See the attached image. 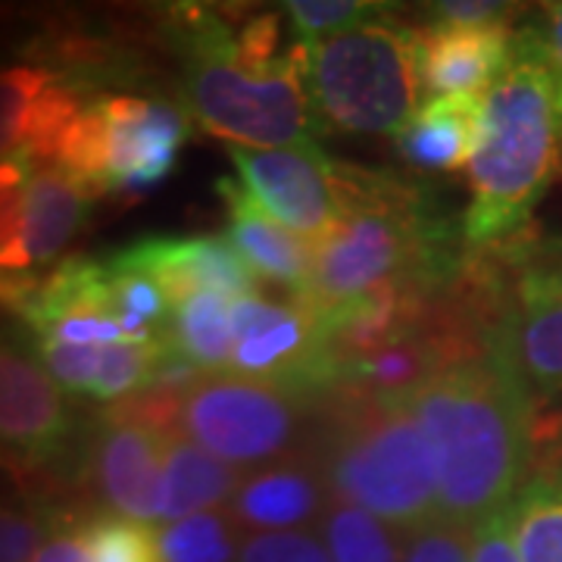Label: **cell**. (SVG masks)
<instances>
[{
	"label": "cell",
	"instance_id": "cell-1",
	"mask_svg": "<svg viewBox=\"0 0 562 562\" xmlns=\"http://www.w3.org/2000/svg\"><path fill=\"white\" fill-rule=\"evenodd\" d=\"M397 403L431 450L438 519L469 531L516 501L528 482L535 401L494 353L447 366Z\"/></svg>",
	"mask_w": 562,
	"mask_h": 562
},
{
	"label": "cell",
	"instance_id": "cell-2",
	"mask_svg": "<svg viewBox=\"0 0 562 562\" xmlns=\"http://www.w3.org/2000/svg\"><path fill=\"white\" fill-rule=\"evenodd\" d=\"M176 20L184 54L181 94L210 135L254 150L313 140L319 116L306 94V41H294L281 60L257 66L238 57L235 32L220 13L181 7Z\"/></svg>",
	"mask_w": 562,
	"mask_h": 562
},
{
	"label": "cell",
	"instance_id": "cell-3",
	"mask_svg": "<svg viewBox=\"0 0 562 562\" xmlns=\"http://www.w3.org/2000/svg\"><path fill=\"white\" fill-rule=\"evenodd\" d=\"M482 140L469 162L472 203L462 222L472 247L513 238L562 160L560 85L543 66L513 57L482 94Z\"/></svg>",
	"mask_w": 562,
	"mask_h": 562
},
{
	"label": "cell",
	"instance_id": "cell-4",
	"mask_svg": "<svg viewBox=\"0 0 562 562\" xmlns=\"http://www.w3.org/2000/svg\"><path fill=\"white\" fill-rule=\"evenodd\" d=\"M331 501L360 506L397 531L438 519V479L416 419L397 401L369 397L347 409L319 450Z\"/></svg>",
	"mask_w": 562,
	"mask_h": 562
},
{
	"label": "cell",
	"instance_id": "cell-5",
	"mask_svg": "<svg viewBox=\"0 0 562 562\" xmlns=\"http://www.w3.org/2000/svg\"><path fill=\"white\" fill-rule=\"evenodd\" d=\"M419 38L397 22H366L310 44L313 113L353 135H397L419 110Z\"/></svg>",
	"mask_w": 562,
	"mask_h": 562
},
{
	"label": "cell",
	"instance_id": "cell-6",
	"mask_svg": "<svg viewBox=\"0 0 562 562\" xmlns=\"http://www.w3.org/2000/svg\"><path fill=\"white\" fill-rule=\"evenodd\" d=\"M382 188L379 176L344 169V220L316 244L313 276L297 301L313 313H328L397 281L422 250L413 206L397 191Z\"/></svg>",
	"mask_w": 562,
	"mask_h": 562
},
{
	"label": "cell",
	"instance_id": "cell-7",
	"mask_svg": "<svg viewBox=\"0 0 562 562\" xmlns=\"http://www.w3.org/2000/svg\"><path fill=\"white\" fill-rule=\"evenodd\" d=\"M301 419L303 394L241 375H203L181 397V435L241 472L284 460Z\"/></svg>",
	"mask_w": 562,
	"mask_h": 562
},
{
	"label": "cell",
	"instance_id": "cell-8",
	"mask_svg": "<svg viewBox=\"0 0 562 562\" xmlns=\"http://www.w3.org/2000/svg\"><path fill=\"white\" fill-rule=\"evenodd\" d=\"M241 184L288 232L322 244L344 220V166L325 157L316 140L254 150L232 147Z\"/></svg>",
	"mask_w": 562,
	"mask_h": 562
},
{
	"label": "cell",
	"instance_id": "cell-9",
	"mask_svg": "<svg viewBox=\"0 0 562 562\" xmlns=\"http://www.w3.org/2000/svg\"><path fill=\"white\" fill-rule=\"evenodd\" d=\"M228 375L281 384L297 394L331 387L316 316L301 301L276 303L262 294L232 297Z\"/></svg>",
	"mask_w": 562,
	"mask_h": 562
},
{
	"label": "cell",
	"instance_id": "cell-10",
	"mask_svg": "<svg viewBox=\"0 0 562 562\" xmlns=\"http://www.w3.org/2000/svg\"><path fill=\"white\" fill-rule=\"evenodd\" d=\"M484 350L525 384L531 401L562 394V276L525 266L516 301L484 338Z\"/></svg>",
	"mask_w": 562,
	"mask_h": 562
},
{
	"label": "cell",
	"instance_id": "cell-11",
	"mask_svg": "<svg viewBox=\"0 0 562 562\" xmlns=\"http://www.w3.org/2000/svg\"><path fill=\"white\" fill-rule=\"evenodd\" d=\"M106 116L110 191L140 198L172 176L188 138V116L176 103L144 101L132 94L101 98Z\"/></svg>",
	"mask_w": 562,
	"mask_h": 562
},
{
	"label": "cell",
	"instance_id": "cell-12",
	"mask_svg": "<svg viewBox=\"0 0 562 562\" xmlns=\"http://www.w3.org/2000/svg\"><path fill=\"white\" fill-rule=\"evenodd\" d=\"M113 260L150 276L172 310L201 291H220L228 297L260 294V279L225 235L140 238L113 254Z\"/></svg>",
	"mask_w": 562,
	"mask_h": 562
},
{
	"label": "cell",
	"instance_id": "cell-13",
	"mask_svg": "<svg viewBox=\"0 0 562 562\" xmlns=\"http://www.w3.org/2000/svg\"><path fill=\"white\" fill-rule=\"evenodd\" d=\"M328 503L331 494L319 465L284 457L254 472H244L238 494L228 503V516L250 535L303 531L306 525H319Z\"/></svg>",
	"mask_w": 562,
	"mask_h": 562
},
{
	"label": "cell",
	"instance_id": "cell-14",
	"mask_svg": "<svg viewBox=\"0 0 562 562\" xmlns=\"http://www.w3.org/2000/svg\"><path fill=\"white\" fill-rule=\"evenodd\" d=\"M162 450L166 438L138 425H106L94 447V472L101 497L113 513L160 522L162 519Z\"/></svg>",
	"mask_w": 562,
	"mask_h": 562
},
{
	"label": "cell",
	"instance_id": "cell-15",
	"mask_svg": "<svg viewBox=\"0 0 562 562\" xmlns=\"http://www.w3.org/2000/svg\"><path fill=\"white\" fill-rule=\"evenodd\" d=\"M216 191L232 213V225H228L225 238L254 269V276L288 284L294 301L303 297L310 276H313L316 247L301 235L288 232L279 220H272L241 181L216 179Z\"/></svg>",
	"mask_w": 562,
	"mask_h": 562
},
{
	"label": "cell",
	"instance_id": "cell-16",
	"mask_svg": "<svg viewBox=\"0 0 562 562\" xmlns=\"http://www.w3.org/2000/svg\"><path fill=\"white\" fill-rule=\"evenodd\" d=\"M69 431V413L38 362L0 344V443L32 457H50Z\"/></svg>",
	"mask_w": 562,
	"mask_h": 562
},
{
	"label": "cell",
	"instance_id": "cell-17",
	"mask_svg": "<svg viewBox=\"0 0 562 562\" xmlns=\"http://www.w3.org/2000/svg\"><path fill=\"white\" fill-rule=\"evenodd\" d=\"M513 63L509 25L428 29L419 38V81L431 94H484Z\"/></svg>",
	"mask_w": 562,
	"mask_h": 562
},
{
	"label": "cell",
	"instance_id": "cell-18",
	"mask_svg": "<svg viewBox=\"0 0 562 562\" xmlns=\"http://www.w3.org/2000/svg\"><path fill=\"white\" fill-rule=\"evenodd\" d=\"M482 98L475 94L435 98L419 106L416 116L394 135L397 154L403 162L416 169H428V172L460 169L475 157L479 140H482Z\"/></svg>",
	"mask_w": 562,
	"mask_h": 562
},
{
	"label": "cell",
	"instance_id": "cell-19",
	"mask_svg": "<svg viewBox=\"0 0 562 562\" xmlns=\"http://www.w3.org/2000/svg\"><path fill=\"white\" fill-rule=\"evenodd\" d=\"M244 472L216 460L203 447L188 441L184 435L166 438L162 450V519L160 522H179L198 513H210L228 506L238 494Z\"/></svg>",
	"mask_w": 562,
	"mask_h": 562
},
{
	"label": "cell",
	"instance_id": "cell-20",
	"mask_svg": "<svg viewBox=\"0 0 562 562\" xmlns=\"http://www.w3.org/2000/svg\"><path fill=\"white\" fill-rule=\"evenodd\" d=\"M166 344L172 357L203 375H228L232 366V297L201 291L169 316Z\"/></svg>",
	"mask_w": 562,
	"mask_h": 562
},
{
	"label": "cell",
	"instance_id": "cell-21",
	"mask_svg": "<svg viewBox=\"0 0 562 562\" xmlns=\"http://www.w3.org/2000/svg\"><path fill=\"white\" fill-rule=\"evenodd\" d=\"M88 194L60 169H35L25 179V250L32 266L57 260L76 235Z\"/></svg>",
	"mask_w": 562,
	"mask_h": 562
},
{
	"label": "cell",
	"instance_id": "cell-22",
	"mask_svg": "<svg viewBox=\"0 0 562 562\" xmlns=\"http://www.w3.org/2000/svg\"><path fill=\"white\" fill-rule=\"evenodd\" d=\"M513 528L522 562H562V469L525 482L513 501Z\"/></svg>",
	"mask_w": 562,
	"mask_h": 562
},
{
	"label": "cell",
	"instance_id": "cell-23",
	"mask_svg": "<svg viewBox=\"0 0 562 562\" xmlns=\"http://www.w3.org/2000/svg\"><path fill=\"white\" fill-rule=\"evenodd\" d=\"M331 562H401L403 547L391 528L360 506L331 501L316 525Z\"/></svg>",
	"mask_w": 562,
	"mask_h": 562
},
{
	"label": "cell",
	"instance_id": "cell-24",
	"mask_svg": "<svg viewBox=\"0 0 562 562\" xmlns=\"http://www.w3.org/2000/svg\"><path fill=\"white\" fill-rule=\"evenodd\" d=\"M241 528L222 509L198 513L160 528L162 562H238Z\"/></svg>",
	"mask_w": 562,
	"mask_h": 562
},
{
	"label": "cell",
	"instance_id": "cell-25",
	"mask_svg": "<svg viewBox=\"0 0 562 562\" xmlns=\"http://www.w3.org/2000/svg\"><path fill=\"white\" fill-rule=\"evenodd\" d=\"M54 169H60L69 181H76L81 191L98 198L110 191V160H106V116L103 103L94 101L81 110V116L72 122L60 144V154Z\"/></svg>",
	"mask_w": 562,
	"mask_h": 562
},
{
	"label": "cell",
	"instance_id": "cell-26",
	"mask_svg": "<svg viewBox=\"0 0 562 562\" xmlns=\"http://www.w3.org/2000/svg\"><path fill=\"white\" fill-rule=\"evenodd\" d=\"M91 562H162L160 531L120 513H98L79 528Z\"/></svg>",
	"mask_w": 562,
	"mask_h": 562
},
{
	"label": "cell",
	"instance_id": "cell-27",
	"mask_svg": "<svg viewBox=\"0 0 562 562\" xmlns=\"http://www.w3.org/2000/svg\"><path fill=\"white\" fill-rule=\"evenodd\" d=\"M57 81V72L47 66H10L0 72V160L13 157L25 138V125L41 91Z\"/></svg>",
	"mask_w": 562,
	"mask_h": 562
},
{
	"label": "cell",
	"instance_id": "cell-28",
	"mask_svg": "<svg viewBox=\"0 0 562 562\" xmlns=\"http://www.w3.org/2000/svg\"><path fill=\"white\" fill-rule=\"evenodd\" d=\"M281 10L288 13V20L294 22L297 38L306 41V44H316V41H325L379 20L387 7L369 3V0H291Z\"/></svg>",
	"mask_w": 562,
	"mask_h": 562
},
{
	"label": "cell",
	"instance_id": "cell-29",
	"mask_svg": "<svg viewBox=\"0 0 562 562\" xmlns=\"http://www.w3.org/2000/svg\"><path fill=\"white\" fill-rule=\"evenodd\" d=\"M25 179L22 162L0 160V276L32 266L25 250Z\"/></svg>",
	"mask_w": 562,
	"mask_h": 562
},
{
	"label": "cell",
	"instance_id": "cell-30",
	"mask_svg": "<svg viewBox=\"0 0 562 562\" xmlns=\"http://www.w3.org/2000/svg\"><path fill=\"white\" fill-rule=\"evenodd\" d=\"M513 57L543 66L562 91V0L538 7L531 22L513 32Z\"/></svg>",
	"mask_w": 562,
	"mask_h": 562
},
{
	"label": "cell",
	"instance_id": "cell-31",
	"mask_svg": "<svg viewBox=\"0 0 562 562\" xmlns=\"http://www.w3.org/2000/svg\"><path fill=\"white\" fill-rule=\"evenodd\" d=\"M103 347H85V344H63L38 338V353L44 362V372L54 382L72 391V394H88L94 391L98 366H101Z\"/></svg>",
	"mask_w": 562,
	"mask_h": 562
},
{
	"label": "cell",
	"instance_id": "cell-32",
	"mask_svg": "<svg viewBox=\"0 0 562 562\" xmlns=\"http://www.w3.org/2000/svg\"><path fill=\"white\" fill-rule=\"evenodd\" d=\"M238 562H331L316 531H276L247 535Z\"/></svg>",
	"mask_w": 562,
	"mask_h": 562
},
{
	"label": "cell",
	"instance_id": "cell-33",
	"mask_svg": "<svg viewBox=\"0 0 562 562\" xmlns=\"http://www.w3.org/2000/svg\"><path fill=\"white\" fill-rule=\"evenodd\" d=\"M401 562H469V531L443 519L422 525L409 531Z\"/></svg>",
	"mask_w": 562,
	"mask_h": 562
},
{
	"label": "cell",
	"instance_id": "cell-34",
	"mask_svg": "<svg viewBox=\"0 0 562 562\" xmlns=\"http://www.w3.org/2000/svg\"><path fill=\"white\" fill-rule=\"evenodd\" d=\"M469 562H522L513 528V503L469 528Z\"/></svg>",
	"mask_w": 562,
	"mask_h": 562
},
{
	"label": "cell",
	"instance_id": "cell-35",
	"mask_svg": "<svg viewBox=\"0 0 562 562\" xmlns=\"http://www.w3.org/2000/svg\"><path fill=\"white\" fill-rule=\"evenodd\" d=\"M525 10L516 3H494V0H447L431 3L428 20L431 29H491V25H509V20Z\"/></svg>",
	"mask_w": 562,
	"mask_h": 562
},
{
	"label": "cell",
	"instance_id": "cell-36",
	"mask_svg": "<svg viewBox=\"0 0 562 562\" xmlns=\"http://www.w3.org/2000/svg\"><path fill=\"white\" fill-rule=\"evenodd\" d=\"M47 525L38 513L0 506V562H35Z\"/></svg>",
	"mask_w": 562,
	"mask_h": 562
},
{
	"label": "cell",
	"instance_id": "cell-37",
	"mask_svg": "<svg viewBox=\"0 0 562 562\" xmlns=\"http://www.w3.org/2000/svg\"><path fill=\"white\" fill-rule=\"evenodd\" d=\"M35 562H91L85 543H81L79 531L76 535H57L41 547V553Z\"/></svg>",
	"mask_w": 562,
	"mask_h": 562
},
{
	"label": "cell",
	"instance_id": "cell-38",
	"mask_svg": "<svg viewBox=\"0 0 562 562\" xmlns=\"http://www.w3.org/2000/svg\"><path fill=\"white\" fill-rule=\"evenodd\" d=\"M528 266H538V269H547L553 276H562V238H550V241H541L531 257H525Z\"/></svg>",
	"mask_w": 562,
	"mask_h": 562
},
{
	"label": "cell",
	"instance_id": "cell-39",
	"mask_svg": "<svg viewBox=\"0 0 562 562\" xmlns=\"http://www.w3.org/2000/svg\"><path fill=\"white\" fill-rule=\"evenodd\" d=\"M560 101H562V91H560Z\"/></svg>",
	"mask_w": 562,
	"mask_h": 562
}]
</instances>
